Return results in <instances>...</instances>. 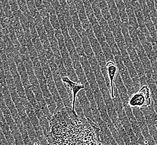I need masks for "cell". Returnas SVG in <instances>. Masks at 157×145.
<instances>
[{"label": "cell", "instance_id": "obj_1", "mask_svg": "<svg viewBox=\"0 0 157 145\" xmlns=\"http://www.w3.org/2000/svg\"><path fill=\"white\" fill-rule=\"evenodd\" d=\"M46 135L51 145H100V128L92 121L70 107L54 113Z\"/></svg>", "mask_w": 157, "mask_h": 145}, {"label": "cell", "instance_id": "obj_2", "mask_svg": "<svg viewBox=\"0 0 157 145\" xmlns=\"http://www.w3.org/2000/svg\"><path fill=\"white\" fill-rule=\"evenodd\" d=\"M151 103V90L147 85H144L135 92L129 99L128 104L132 108H142L149 107Z\"/></svg>", "mask_w": 157, "mask_h": 145}, {"label": "cell", "instance_id": "obj_3", "mask_svg": "<svg viewBox=\"0 0 157 145\" xmlns=\"http://www.w3.org/2000/svg\"><path fill=\"white\" fill-rule=\"evenodd\" d=\"M62 80L64 83L66 84L72 92V109L73 110H75L77 95L79 91L85 88V86L82 84L73 82L67 76H63L62 78Z\"/></svg>", "mask_w": 157, "mask_h": 145}, {"label": "cell", "instance_id": "obj_5", "mask_svg": "<svg viewBox=\"0 0 157 145\" xmlns=\"http://www.w3.org/2000/svg\"><path fill=\"white\" fill-rule=\"evenodd\" d=\"M17 2L19 6V9L28 19L33 17L32 14L29 9L26 0H17Z\"/></svg>", "mask_w": 157, "mask_h": 145}, {"label": "cell", "instance_id": "obj_4", "mask_svg": "<svg viewBox=\"0 0 157 145\" xmlns=\"http://www.w3.org/2000/svg\"><path fill=\"white\" fill-rule=\"evenodd\" d=\"M107 68V74L110 79V87H111V97L115 98V82L117 74L118 72V68L116 64L113 61H108L106 64Z\"/></svg>", "mask_w": 157, "mask_h": 145}]
</instances>
